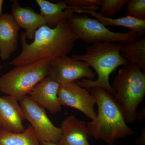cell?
Masks as SVG:
<instances>
[{
	"instance_id": "1",
	"label": "cell",
	"mask_w": 145,
	"mask_h": 145,
	"mask_svg": "<svg viewBox=\"0 0 145 145\" xmlns=\"http://www.w3.org/2000/svg\"><path fill=\"white\" fill-rule=\"evenodd\" d=\"M21 37L22 52L9 63L16 67L40 60L52 61L67 56L78 40L71 30L67 19H63L54 27L48 25L39 27L31 43L27 42L25 32L22 33Z\"/></svg>"
},
{
	"instance_id": "2",
	"label": "cell",
	"mask_w": 145,
	"mask_h": 145,
	"mask_svg": "<svg viewBox=\"0 0 145 145\" xmlns=\"http://www.w3.org/2000/svg\"><path fill=\"white\" fill-rule=\"evenodd\" d=\"M95 99L98 113L93 121L87 122L89 135L114 145L117 139L135 135L127 125L123 110L114 96L105 89L93 87L88 89Z\"/></svg>"
},
{
	"instance_id": "3",
	"label": "cell",
	"mask_w": 145,
	"mask_h": 145,
	"mask_svg": "<svg viewBox=\"0 0 145 145\" xmlns=\"http://www.w3.org/2000/svg\"><path fill=\"white\" fill-rule=\"evenodd\" d=\"M123 44L121 43H97L85 48L84 54L73 55L72 58L87 63L93 68L97 75V79L94 80L82 79L75 82L86 89L93 87L105 89L114 96L115 92L110 83V75L119 67L129 63L120 52Z\"/></svg>"
},
{
	"instance_id": "4",
	"label": "cell",
	"mask_w": 145,
	"mask_h": 145,
	"mask_svg": "<svg viewBox=\"0 0 145 145\" xmlns=\"http://www.w3.org/2000/svg\"><path fill=\"white\" fill-rule=\"evenodd\" d=\"M114 99L121 107L127 123L136 120L137 109L145 96V72L137 65L122 67L111 85Z\"/></svg>"
},
{
	"instance_id": "5",
	"label": "cell",
	"mask_w": 145,
	"mask_h": 145,
	"mask_svg": "<svg viewBox=\"0 0 145 145\" xmlns=\"http://www.w3.org/2000/svg\"><path fill=\"white\" fill-rule=\"evenodd\" d=\"M51 61L40 60L16 67L0 77V91L20 101L48 75Z\"/></svg>"
},
{
	"instance_id": "6",
	"label": "cell",
	"mask_w": 145,
	"mask_h": 145,
	"mask_svg": "<svg viewBox=\"0 0 145 145\" xmlns=\"http://www.w3.org/2000/svg\"><path fill=\"white\" fill-rule=\"evenodd\" d=\"M71 30L77 37L87 43H121L125 44L140 40L141 37L134 31L115 32L104 26L97 19L87 15L73 14L68 19Z\"/></svg>"
},
{
	"instance_id": "7",
	"label": "cell",
	"mask_w": 145,
	"mask_h": 145,
	"mask_svg": "<svg viewBox=\"0 0 145 145\" xmlns=\"http://www.w3.org/2000/svg\"><path fill=\"white\" fill-rule=\"evenodd\" d=\"M20 102L25 119L31 124L40 142H59L62 136L61 129L53 124L45 109L27 95Z\"/></svg>"
},
{
	"instance_id": "8",
	"label": "cell",
	"mask_w": 145,
	"mask_h": 145,
	"mask_svg": "<svg viewBox=\"0 0 145 145\" xmlns=\"http://www.w3.org/2000/svg\"><path fill=\"white\" fill-rule=\"evenodd\" d=\"M48 75L60 85L82 79L94 80L96 77L87 63L67 56L51 61Z\"/></svg>"
},
{
	"instance_id": "9",
	"label": "cell",
	"mask_w": 145,
	"mask_h": 145,
	"mask_svg": "<svg viewBox=\"0 0 145 145\" xmlns=\"http://www.w3.org/2000/svg\"><path fill=\"white\" fill-rule=\"evenodd\" d=\"M58 97L61 106L76 109L93 121L97 113L94 110L96 101L87 89L76 82L60 85Z\"/></svg>"
},
{
	"instance_id": "10",
	"label": "cell",
	"mask_w": 145,
	"mask_h": 145,
	"mask_svg": "<svg viewBox=\"0 0 145 145\" xmlns=\"http://www.w3.org/2000/svg\"><path fill=\"white\" fill-rule=\"evenodd\" d=\"M60 85L48 75L32 89L29 96L42 107L56 114L61 109L58 97Z\"/></svg>"
},
{
	"instance_id": "11",
	"label": "cell",
	"mask_w": 145,
	"mask_h": 145,
	"mask_svg": "<svg viewBox=\"0 0 145 145\" xmlns=\"http://www.w3.org/2000/svg\"><path fill=\"white\" fill-rule=\"evenodd\" d=\"M25 117L17 99L12 96L0 97V127L13 133H21L25 129Z\"/></svg>"
},
{
	"instance_id": "12",
	"label": "cell",
	"mask_w": 145,
	"mask_h": 145,
	"mask_svg": "<svg viewBox=\"0 0 145 145\" xmlns=\"http://www.w3.org/2000/svg\"><path fill=\"white\" fill-rule=\"evenodd\" d=\"M62 136L58 145H90L87 122L71 114L63 121Z\"/></svg>"
},
{
	"instance_id": "13",
	"label": "cell",
	"mask_w": 145,
	"mask_h": 145,
	"mask_svg": "<svg viewBox=\"0 0 145 145\" xmlns=\"http://www.w3.org/2000/svg\"><path fill=\"white\" fill-rule=\"evenodd\" d=\"M12 16L19 28L25 29L26 38L34 39L36 30L43 25H47L46 20L33 9L21 6L18 1H13L11 5Z\"/></svg>"
},
{
	"instance_id": "14",
	"label": "cell",
	"mask_w": 145,
	"mask_h": 145,
	"mask_svg": "<svg viewBox=\"0 0 145 145\" xmlns=\"http://www.w3.org/2000/svg\"><path fill=\"white\" fill-rule=\"evenodd\" d=\"M20 29L11 14H3L0 18V58L8 59L18 48Z\"/></svg>"
},
{
	"instance_id": "15",
	"label": "cell",
	"mask_w": 145,
	"mask_h": 145,
	"mask_svg": "<svg viewBox=\"0 0 145 145\" xmlns=\"http://www.w3.org/2000/svg\"><path fill=\"white\" fill-rule=\"evenodd\" d=\"M40 10V14L47 22V25L55 27L61 21L68 19L74 14V7L68 6L65 1L52 3L46 0H36Z\"/></svg>"
},
{
	"instance_id": "16",
	"label": "cell",
	"mask_w": 145,
	"mask_h": 145,
	"mask_svg": "<svg viewBox=\"0 0 145 145\" xmlns=\"http://www.w3.org/2000/svg\"><path fill=\"white\" fill-rule=\"evenodd\" d=\"M73 11L74 13L79 14L90 15L96 18L106 27L108 26L123 27L134 31L141 37L144 36L145 33V20H138L127 16L118 18H106L93 10L74 9Z\"/></svg>"
},
{
	"instance_id": "17",
	"label": "cell",
	"mask_w": 145,
	"mask_h": 145,
	"mask_svg": "<svg viewBox=\"0 0 145 145\" xmlns=\"http://www.w3.org/2000/svg\"><path fill=\"white\" fill-rule=\"evenodd\" d=\"M40 143L30 125L21 133L0 129V145H41Z\"/></svg>"
},
{
	"instance_id": "18",
	"label": "cell",
	"mask_w": 145,
	"mask_h": 145,
	"mask_svg": "<svg viewBox=\"0 0 145 145\" xmlns=\"http://www.w3.org/2000/svg\"><path fill=\"white\" fill-rule=\"evenodd\" d=\"M120 52L128 62L137 65L145 72V37L136 41L123 44Z\"/></svg>"
},
{
	"instance_id": "19",
	"label": "cell",
	"mask_w": 145,
	"mask_h": 145,
	"mask_svg": "<svg viewBox=\"0 0 145 145\" xmlns=\"http://www.w3.org/2000/svg\"><path fill=\"white\" fill-rule=\"evenodd\" d=\"M128 0H102L99 13L103 17L111 18L121 11Z\"/></svg>"
},
{
	"instance_id": "20",
	"label": "cell",
	"mask_w": 145,
	"mask_h": 145,
	"mask_svg": "<svg viewBox=\"0 0 145 145\" xmlns=\"http://www.w3.org/2000/svg\"><path fill=\"white\" fill-rule=\"evenodd\" d=\"M127 16L140 20H145V0H128L125 4Z\"/></svg>"
},
{
	"instance_id": "21",
	"label": "cell",
	"mask_w": 145,
	"mask_h": 145,
	"mask_svg": "<svg viewBox=\"0 0 145 145\" xmlns=\"http://www.w3.org/2000/svg\"><path fill=\"white\" fill-rule=\"evenodd\" d=\"M65 1L68 6L76 9L96 11L99 10L102 0H66Z\"/></svg>"
},
{
	"instance_id": "22",
	"label": "cell",
	"mask_w": 145,
	"mask_h": 145,
	"mask_svg": "<svg viewBox=\"0 0 145 145\" xmlns=\"http://www.w3.org/2000/svg\"><path fill=\"white\" fill-rule=\"evenodd\" d=\"M145 117V109H143L139 112H137L136 115V120L141 121Z\"/></svg>"
},
{
	"instance_id": "23",
	"label": "cell",
	"mask_w": 145,
	"mask_h": 145,
	"mask_svg": "<svg viewBox=\"0 0 145 145\" xmlns=\"http://www.w3.org/2000/svg\"><path fill=\"white\" fill-rule=\"evenodd\" d=\"M3 3L4 1H3V0H0V18L1 17L2 15H3L2 9Z\"/></svg>"
},
{
	"instance_id": "24",
	"label": "cell",
	"mask_w": 145,
	"mask_h": 145,
	"mask_svg": "<svg viewBox=\"0 0 145 145\" xmlns=\"http://www.w3.org/2000/svg\"><path fill=\"white\" fill-rule=\"evenodd\" d=\"M41 145H58L57 144L50 142H40Z\"/></svg>"
},
{
	"instance_id": "25",
	"label": "cell",
	"mask_w": 145,
	"mask_h": 145,
	"mask_svg": "<svg viewBox=\"0 0 145 145\" xmlns=\"http://www.w3.org/2000/svg\"><path fill=\"white\" fill-rule=\"evenodd\" d=\"M1 129V127H0V129Z\"/></svg>"
}]
</instances>
